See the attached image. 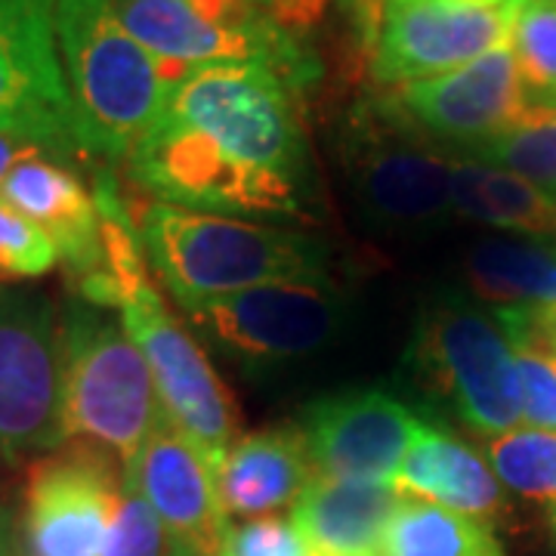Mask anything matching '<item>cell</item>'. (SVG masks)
Wrapping results in <instances>:
<instances>
[{
	"mask_svg": "<svg viewBox=\"0 0 556 556\" xmlns=\"http://www.w3.org/2000/svg\"><path fill=\"white\" fill-rule=\"evenodd\" d=\"M112 7L121 25L177 75L201 65L254 62L276 68L298 90L318 75L316 60L300 50L291 31L266 16L254 25H219L186 0H112Z\"/></svg>",
	"mask_w": 556,
	"mask_h": 556,
	"instance_id": "13",
	"label": "cell"
},
{
	"mask_svg": "<svg viewBox=\"0 0 556 556\" xmlns=\"http://www.w3.org/2000/svg\"><path fill=\"white\" fill-rule=\"evenodd\" d=\"M420 424L415 408L383 390H343L309 402L298 427L318 477L393 482Z\"/></svg>",
	"mask_w": 556,
	"mask_h": 556,
	"instance_id": "15",
	"label": "cell"
},
{
	"mask_svg": "<svg viewBox=\"0 0 556 556\" xmlns=\"http://www.w3.org/2000/svg\"><path fill=\"white\" fill-rule=\"evenodd\" d=\"M294 93L269 65L192 68L124 161L127 182L199 214L306 217L318 201Z\"/></svg>",
	"mask_w": 556,
	"mask_h": 556,
	"instance_id": "1",
	"label": "cell"
},
{
	"mask_svg": "<svg viewBox=\"0 0 556 556\" xmlns=\"http://www.w3.org/2000/svg\"><path fill=\"white\" fill-rule=\"evenodd\" d=\"M177 556H201V554H195L192 547H186V544H182V547H179V554H177Z\"/></svg>",
	"mask_w": 556,
	"mask_h": 556,
	"instance_id": "36",
	"label": "cell"
},
{
	"mask_svg": "<svg viewBox=\"0 0 556 556\" xmlns=\"http://www.w3.org/2000/svg\"><path fill=\"white\" fill-rule=\"evenodd\" d=\"M551 3H554V7H556V0H551Z\"/></svg>",
	"mask_w": 556,
	"mask_h": 556,
	"instance_id": "39",
	"label": "cell"
},
{
	"mask_svg": "<svg viewBox=\"0 0 556 556\" xmlns=\"http://www.w3.org/2000/svg\"><path fill=\"white\" fill-rule=\"evenodd\" d=\"M179 547L182 544L167 532L149 501L124 477L102 556H177Z\"/></svg>",
	"mask_w": 556,
	"mask_h": 556,
	"instance_id": "27",
	"label": "cell"
},
{
	"mask_svg": "<svg viewBox=\"0 0 556 556\" xmlns=\"http://www.w3.org/2000/svg\"><path fill=\"white\" fill-rule=\"evenodd\" d=\"M0 201L53 239L72 291L105 276L102 214L93 192L68 164L43 152L22 159L3 179Z\"/></svg>",
	"mask_w": 556,
	"mask_h": 556,
	"instance_id": "16",
	"label": "cell"
},
{
	"mask_svg": "<svg viewBox=\"0 0 556 556\" xmlns=\"http://www.w3.org/2000/svg\"><path fill=\"white\" fill-rule=\"evenodd\" d=\"M383 7L387 0H340V10L346 13V20L353 25L358 47L375 53V43L380 35V20H383Z\"/></svg>",
	"mask_w": 556,
	"mask_h": 556,
	"instance_id": "31",
	"label": "cell"
},
{
	"mask_svg": "<svg viewBox=\"0 0 556 556\" xmlns=\"http://www.w3.org/2000/svg\"><path fill=\"white\" fill-rule=\"evenodd\" d=\"M62 318L40 291L0 288V464L60 448Z\"/></svg>",
	"mask_w": 556,
	"mask_h": 556,
	"instance_id": "9",
	"label": "cell"
},
{
	"mask_svg": "<svg viewBox=\"0 0 556 556\" xmlns=\"http://www.w3.org/2000/svg\"><path fill=\"white\" fill-rule=\"evenodd\" d=\"M467 288L485 303L529 306L556 300V251L517 241H479L467 257Z\"/></svg>",
	"mask_w": 556,
	"mask_h": 556,
	"instance_id": "22",
	"label": "cell"
},
{
	"mask_svg": "<svg viewBox=\"0 0 556 556\" xmlns=\"http://www.w3.org/2000/svg\"><path fill=\"white\" fill-rule=\"evenodd\" d=\"M393 485L402 497L427 501L485 522L504 510V489L485 457L430 420H424L412 439Z\"/></svg>",
	"mask_w": 556,
	"mask_h": 556,
	"instance_id": "20",
	"label": "cell"
},
{
	"mask_svg": "<svg viewBox=\"0 0 556 556\" xmlns=\"http://www.w3.org/2000/svg\"><path fill=\"white\" fill-rule=\"evenodd\" d=\"M0 556H25L20 529L3 507H0Z\"/></svg>",
	"mask_w": 556,
	"mask_h": 556,
	"instance_id": "35",
	"label": "cell"
},
{
	"mask_svg": "<svg viewBox=\"0 0 556 556\" xmlns=\"http://www.w3.org/2000/svg\"><path fill=\"white\" fill-rule=\"evenodd\" d=\"M405 362L417 387L477 437L510 433L522 417L514 346L501 321L467 300H433L417 318Z\"/></svg>",
	"mask_w": 556,
	"mask_h": 556,
	"instance_id": "5",
	"label": "cell"
},
{
	"mask_svg": "<svg viewBox=\"0 0 556 556\" xmlns=\"http://www.w3.org/2000/svg\"><path fill=\"white\" fill-rule=\"evenodd\" d=\"M390 105L417 134L460 146L464 152L504 134L529 105L510 47L452 68L445 75L393 87Z\"/></svg>",
	"mask_w": 556,
	"mask_h": 556,
	"instance_id": "14",
	"label": "cell"
},
{
	"mask_svg": "<svg viewBox=\"0 0 556 556\" xmlns=\"http://www.w3.org/2000/svg\"><path fill=\"white\" fill-rule=\"evenodd\" d=\"M551 519H554V529H556V501H554V507H551Z\"/></svg>",
	"mask_w": 556,
	"mask_h": 556,
	"instance_id": "37",
	"label": "cell"
},
{
	"mask_svg": "<svg viewBox=\"0 0 556 556\" xmlns=\"http://www.w3.org/2000/svg\"><path fill=\"white\" fill-rule=\"evenodd\" d=\"M121 325L146 358L161 408L211 470L239 439V408L219 380L189 325H182L161 298L155 278H146L121 303Z\"/></svg>",
	"mask_w": 556,
	"mask_h": 556,
	"instance_id": "6",
	"label": "cell"
},
{
	"mask_svg": "<svg viewBox=\"0 0 556 556\" xmlns=\"http://www.w3.org/2000/svg\"><path fill=\"white\" fill-rule=\"evenodd\" d=\"M35 152H40V149L28 146V142H22V139L3 137V134H0V186H3L7 174H10L22 159H28V155H35Z\"/></svg>",
	"mask_w": 556,
	"mask_h": 556,
	"instance_id": "33",
	"label": "cell"
},
{
	"mask_svg": "<svg viewBox=\"0 0 556 556\" xmlns=\"http://www.w3.org/2000/svg\"><path fill=\"white\" fill-rule=\"evenodd\" d=\"M219 556H306L303 541L294 532L291 519L263 517L248 519L226 529Z\"/></svg>",
	"mask_w": 556,
	"mask_h": 556,
	"instance_id": "29",
	"label": "cell"
},
{
	"mask_svg": "<svg viewBox=\"0 0 556 556\" xmlns=\"http://www.w3.org/2000/svg\"><path fill=\"white\" fill-rule=\"evenodd\" d=\"M186 3L219 25H254L263 20L248 0H186Z\"/></svg>",
	"mask_w": 556,
	"mask_h": 556,
	"instance_id": "32",
	"label": "cell"
},
{
	"mask_svg": "<svg viewBox=\"0 0 556 556\" xmlns=\"http://www.w3.org/2000/svg\"><path fill=\"white\" fill-rule=\"evenodd\" d=\"M192 334L241 365L313 356L343 331V298L328 285L276 281L207 300L186 313Z\"/></svg>",
	"mask_w": 556,
	"mask_h": 556,
	"instance_id": "10",
	"label": "cell"
},
{
	"mask_svg": "<svg viewBox=\"0 0 556 556\" xmlns=\"http://www.w3.org/2000/svg\"><path fill=\"white\" fill-rule=\"evenodd\" d=\"M306 556H318V554H306ZM375 556H380V554H375Z\"/></svg>",
	"mask_w": 556,
	"mask_h": 556,
	"instance_id": "38",
	"label": "cell"
},
{
	"mask_svg": "<svg viewBox=\"0 0 556 556\" xmlns=\"http://www.w3.org/2000/svg\"><path fill=\"white\" fill-rule=\"evenodd\" d=\"M56 38L84 161L124 164L186 75L121 25L112 0H56Z\"/></svg>",
	"mask_w": 556,
	"mask_h": 556,
	"instance_id": "3",
	"label": "cell"
},
{
	"mask_svg": "<svg viewBox=\"0 0 556 556\" xmlns=\"http://www.w3.org/2000/svg\"><path fill=\"white\" fill-rule=\"evenodd\" d=\"M124 477L137 485L179 544L201 556H219L229 517L219 504L214 470L170 424L142 442L124 464Z\"/></svg>",
	"mask_w": 556,
	"mask_h": 556,
	"instance_id": "17",
	"label": "cell"
},
{
	"mask_svg": "<svg viewBox=\"0 0 556 556\" xmlns=\"http://www.w3.org/2000/svg\"><path fill=\"white\" fill-rule=\"evenodd\" d=\"M529 102H556V7L522 0L507 40Z\"/></svg>",
	"mask_w": 556,
	"mask_h": 556,
	"instance_id": "26",
	"label": "cell"
},
{
	"mask_svg": "<svg viewBox=\"0 0 556 556\" xmlns=\"http://www.w3.org/2000/svg\"><path fill=\"white\" fill-rule=\"evenodd\" d=\"M0 134L84 161L56 38V0H0Z\"/></svg>",
	"mask_w": 556,
	"mask_h": 556,
	"instance_id": "8",
	"label": "cell"
},
{
	"mask_svg": "<svg viewBox=\"0 0 556 556\" xmlns=\"http://www.w3.org/2000/svg\"><path fill=\"white\" fill-rule=\"evenodd\" d=\"M399 504L402 495L390 479L316 477L288 519L306 554L375 556Z\"/></svg>",
	"mask_w": 556,
	"mask_h": 556,
	"instance_id": "18",
	"label": "cell"
},
{
	"mask_svg": "<svg viewBox=\"0 0 556 556\" xmlns=\"http://www.w3.org/2000/svg\"><path fill=\"white\" fill-rule=\"evenodd\" d=\"M124 460L93 442H62L31 460L22 492L25 556H102Z\"/></svg>",
	"mask_w": 556,
	"mask_h": 556,
	"instance_id": "11",
	"label": "cell"
},
{
	"mask_svg": "<svg viewBox=\"0 0 556 556\" xmlns=\"http://www.w3.org/2000/svg\"><path fill=\"white\" fill-rule=\"evenodd\" d=\"M56 263L53 239L0 201V281H31L56 269Z\"/></svg>",
	"mask_w": 556,
	"mask_h": 556,
	"instance_id": "28",
	"label": "cell"
},
{
	"mask_svg": "<svg viewBox=\"0 0 556 556\" xmlns=\"http://www.w3.org/2000/svg\"><path fill=\"white\" fill-rule=\"evenodd\" d=\"M489 464L501 485L535 501H556V433L510 430L489 439Z\"/></svg>",
	"mask_w": 556,
	"mask_h": 556,
	"instance_id": "25",
	"label": "cell"
},
{
	"mask_svg": "<svg viewBox=\"0 0 556 556\" xmlns=\"http://www.w3.org/2000/svg\"><path fill=\"white\" fill-rule=\"evenodd\" d=\"M260 3H273L278 13V20L285 25H294V22L313 20L318 13V0H260Z\"/></svg>",
	"mask_w": 556,
	"mask_h": 556,
	"instance_id": "34",
	"label": "cell"
},
{
	"mask_svg": "<svg viewBox=\"0 0 556 556\" xmlns=\"http://www.w3.org/2000/svg\"><path fill=\"white\" fill-rule=\"evenodd\" d=\"M467 159L517 174L556 199V102H529L504 134L467 149Z\"/></svg>",
	"mask_w": 556,
	"mask_h": 556,
	"instance_id": "24",
	"label": "cell"
},
{
	"mask_svg": "<svg viewBox=\"0 0 556 556\" xmlns=\"http://www.w3.org/2000/svg\"><path fill=\"white\" fill-rule=\"evenodd\" d=\"M522 0H387L371 53L380 87L445 75L510 40Z\"/></svg>",
	"mask_w": 556,
	"mask_h": 556,
	"instance_id": "12",
	"label": "cell"
},
{
	"mask_svg": "<svg viewBox=\"0 0 556 556\" xmlns=\"http://www.w3.org/2000/svg\"><path fill=\"white\" fill-rule=\"evenodd\" d=\"M522 387V420L556 433V358L514 346Z\"/></svg>",
	"mask_w": 556,
	"mask_h": 556,
	"instance_id": "30",
	"label": "cell"
},
{
	"mask_svg": "<svg viewBox=\"0 0 556 556\" xmlns=\"http://www.w3.org/2000/svg\"><path fill=\"white\" fill-rule=\"evenodd\" d=\"M170 424L139 346L109 309L68 300L62 313V442H93L124 464Z\"/></svg>",
	"mask_w": 556,
	"mask_h": 556,
	"instance_id": "4",
	"label": "cell"
},
{
	"mask_svg": "<svg viewBox=\"0 0 556 556\" xmlns=\"http://www.w3.org/2000/svg\"><path fill=\"white\" fill-rule=\"evenodd\" d=\"M316 477L300 427L244 433L214 470L223 514L244 522L276 517L281 507H294Z\"/></svg>",
	"mask_w": 556,
	"mask_h": 556,
	"instance_id": "19",
	"label": "cell"
},
{
	"mask_svg": "<svg viewBox=\"0 0 556 556\" xmlns=\"http://www.w3.org/2000/svg\"><path fill=\"white\" fill-rule=\"evenodd\" d=\"M383 556H504L495 529L427 501L402 497L383 538Z\"/></svg>",
	"mask_w": 556,
	"mask_h": 556,
	"instance_id": "23",
	"label": "cell"
},
{
	"mask_svg": "<svg viewBox=\"0 0 556 556\" xmlns=\"http://www.w3.org/2000/svg\"><path fill=\"white\" fill-rule=\"evenodd\" d=\"M452 211L495 229L556 239V199L529 179L479 161L455 159Z\"/></svg>",
	"mask_w": 556,
	"mask_h": 556,
	"instance_id": "21",
	"label": "cell"
},
{
	"mask_svg": "<svg viewBox=\"0 0 556 556\" xmlns=\"http://www.w3.org/2000/svg\"><path fill=\"white\" fill-rule=\"evenodd\" d=\"M142 257L182 313L276 281L328 285L331 248L318 236L251 219L127 201Z\"/></svg>",
	"mask_w": 556,
	"mask_h": 556,
	"instance_id": "2",
	"label": "cell"
},
{
	"mask_svg": "<svg viewBox=\"0 0 556 556\" xmlns=\"http://www.w3.org/2000/svg\"><path fill=\"white\" fill-rule=\"evenodd\" d=\"M343 167L362 214L380 229L417 232L452 214L455 159L424 146L390 102L353 115L343 139Z\"/></svg>",
	"mask_w": 556,
	"mask_h": 556,
	"instance_id": "7",
	"label": "cell"
}]
</instances>
